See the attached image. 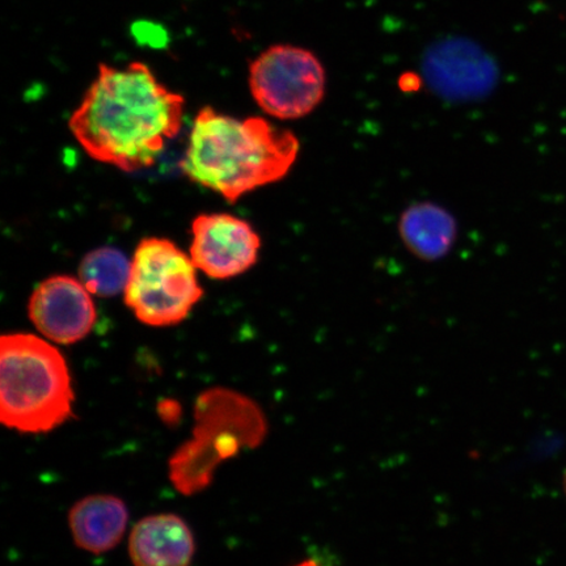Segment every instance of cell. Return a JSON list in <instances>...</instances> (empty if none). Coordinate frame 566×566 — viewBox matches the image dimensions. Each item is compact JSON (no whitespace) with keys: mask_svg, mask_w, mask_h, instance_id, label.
<instances>
[{"mask_svg":"<svg viewBox=\"0 0 566 566\" xmlns=\"http://www.w3.org/2000/svg\"><path fill=\"white\" fill-rule=\"evenodd\" d=\"M184 108V97L144 62L102 63L69 127L92 159L136 172L153 167L180 133Z\"/></svg>","mask_w":566,"mask_h":566,"instance_id":"1","label":"cell"},{"mask_svg":"<svg viewBox=\"0 0 566 566\" xmlns=\"http://www.w3.org/2000/svg\"><path fill=\"white\" fill-rule=\"evenodd\" d=\"M300 150L293 132L279 129L265 118L238 119L205 106L195 118L180 167L190 181L235 203L282 180Z\"/></svg>","mask_w":566,"mask_h":566,"instance_id":"2","label":"cell"},{"mask_svg":"<svg viewBox=\"0 0 566 566\" xmlns=\"http://www.w3.org/2000/svg\"><path fill=\"white\" fill-rule=\"evenodd\" d=\"M66 359L30 334L0 339V420L21 433H46L73 417Z\"/></svg>","mask_w":566,"mask_h":566,"instance_id":"3","label":"cell"},{"mask_svg":"<svg viewBox=\"0 0 566 566\" xmlns=\"http://www.w3.org/2000/svg\"><path fill=\"white\" fill-rule=\"evenodd\" d=\"M192 440L175 452L182 475L209 484L217 467L242 449L264 440L266 424L256 402L228 388H210L198 396Z\"/></svg>","mask_w":566,"mask_h":566,"instance_id":"4","label":"cell"},{"mask_svg":"<svg viewBox=\"0 0 566 566\" xmlns=\"http://www.w3.org/2000/svg\"><path fill=\"white\" fill-rule=\"evenodd\" d=\"M197 271L190 254L171 240L144 239L132 259L126 306L150 327L180 324L203 296Z\"/></svg>","mask_w":566,"mask_h":566,"instance_id":"5","label":"cell"},{"mask_svg":"<svg viewBox=\"0 0 566 566\" xmlns=\"http://www.w3.org/2000/svg\"><path fill=\"white\" fill-rule=\"evenodd\" d=\"M253 101L274 118L290 122L313 113L327 91V74L306 48L279 44L260 53L248 73Z\"/></svg>","mask_w":566,"mask_h":566,"instance_id":"6","label":"cell"},{"mask_svg":"<svg viewBox=\"0 0 566 566\" xmlns=\"http://www.w3.org/2000/svg\"><path fill=\"white\" fill-rule=\"evenodd\" d=\"M190 258L214 280L243 274L256 264L261 239L252 226L231 214H202L192 224Z\"/></svg>","mask_w":566,"mask_h":566,"instance_id":"7","label":"cell"},{"mask_svg":"<svg viewBox=\"0 0 566 566\" xmlns=\"http://www.w3.org/2000/svg\"><path fill=\"white\" fill-rule=\"evenodd\" d=\"M80 279L54 275L41 282L31 295L28 314L42 336L70 345L91 334L96 307Z\"/></svg>","mask_w":566,"mask_h":566,"instance_id":"8","label":"cell"},{"mask_svg":"<svg viewBox=\"0 0 566 566\" xmlns=\"http://www.w3.org/2000/svg\"><path fill=\"white\" fill-rule=\"evenodd\" d=\"M195 549L192 531L175 514L146 516L129 537L134 566H189Z\"/></svg>","mask_w":566,"mask_h":566,"instance_id":"9","label":"cell"},{"mask_svg":"<svg viewBox=\"0 0 566 566\" xmlns=\"http://www.w3.org/2000/svg\"><path fill=\"white\" fill-rule=\"evenodd\" d=\"M129 513L123 500L95 494L71 507L69 525L77 547L91 554H105L118 546L125 535Z\"/></svg>","mask_w":566,"mask_h":566,"instance_id":"10","label":"cell"},{"mask_svg":"<svg viewBox=\"0 0 566 566\" xmlns=\"http://www.w3.org/2000/svg\"><path fill=\"white\" fill-rule=\"evenodd\" d=\"M402 243L415 256L436 261L446 256L454 245L458 228L455 218L436 203L412 205L400 218Z\"/></svg>","mask_w":566,"mask_h":566,"instance_id":"11","label":"cell"},{"mask_svg":"<svg viewBox=\"0 0 566 566\" xmlns=\"http://www.w3.org/2000/svg\"><path fill=\"white\" fill-rule=\"evenodd\" d=\"M132 271V260L116 248L103 247L84 256L80 280L92 295L109 298L125 292Z\"/></svg>","mask_w":566,"mask_h":566,"instance_id":"12","label":"cell"},{"mask_svg":"<svg viewBox=\"0 0 566 566\" xmlns=\"http://www.w3.org/2000/svg\"><path fill=\"white\" fill-rule=\"evenodd\" d=\"M158 413L163 421L168 424H174L181 419V407L176 400H161L158 405Z\"/></svg>","mask_w":566,"mask_h":566,"instance_id":"13","label":"cell"},{"mask_svg":"<svg viewBox=\"0 0 566 566\" xmlns=\"http://www.w3.org/2000/svg\"><path fill=\"white\" fill-rule=\"evenodd\" d=\"M296 566H334V565L329 564L323 557H313V558H308V560L303 562Z\"/></svg>","mask_w":566,"mask_h":566,"instance_id":"14","label":"cell"},{"mask_svg":"<svg viewBox=\"0 0 566 566\" xmlns=\"http://www.w3.org/2000/svg\"><path fill=\"white\" fill-rule=\"evenodd\" d=\"M564 486H565V493H566V471H565V476H564Z\"/></svg>","mask_w":566,"mask_h":566,"instance_id":"15","label":"cell"}]
</instances>
